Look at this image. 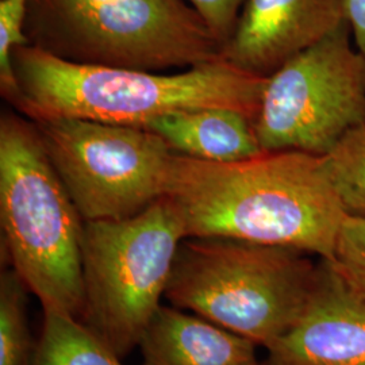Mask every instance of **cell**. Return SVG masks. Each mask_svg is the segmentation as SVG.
Returning <instances> with one entry per match:
<instances>
[{
    "mask_svg": "<svg viewBox=\"0 0 365 365\" xmlns=\"http://www.w3.org/2000/svg\"><path fill=\"white\" fill-rule=\"evenodd\" d=\"M306 255L232 238H184L165 298L268 349L298 322L312 294L317 265Z\"/></svg>",
    "mask_w": 365,
    "mask_h": 365,
    "instance_id": "277c9868",
    "label": "cell"
},
{
    "mask_svg": "<svg viewBox=\"0 0 365 365\" xmlns=\"http://www.w3.org/2000/svg\"><path fill=\"white\" fill-rule=\"evenodd\" d=\"M26 30L33 45L83 64L168 72L222 57L187 0H36Z\"/></svg>",
    "mask_w": 365,
    "mask_h": 365,
    "instance_id": "5b68a950",
    "label": "cell"
},
{
    "mask_svg": "<svg viewBox=\"0 0 365 365\" xmlns=\"http://www.w3.org/2000/svg\"><path fill=\"white\" fill-rule=\"evenodd\" d=\"M148 130L160 135L176 155L209 163H237L264 153L255 118L247 113L207 107L153 120Z\"/></svg>",
    "mask_w": 365,
    "mask_h": 365,
    "instance_id": "7c38bea8",
    "label": "cell"
},
{
    "mask_svg": "<svg viewBox=\"0 0 365 365\" xmlns=\"http://www.w3.org/2000/svg\"><path fill=\"white\" fill-rule=\"evenodd\" d=\"M30 289L19 274L4 268L0 274V365H27L36 344L27 319Z\"/></svg>",
    "mask_w": 365,
    "mask_h": 365,
    "instance_id": "5bb4252c",
    "label": "cell"
},
{
    "mask_svg": "<svg viewBox=\"0 0 365 365\" xmlns=\"http://www.w3.org/2000/svg\"><path fill=\"white\" fill-rule=\"evenodd\" d=\"M167 197L185 238H232L299 249L330 260L348 215L322 157L264 152L237 163L173 155Z\"/></svg>",
    "mask_w": 365,
    "mask_h": 365,
    "instance_id": "6da1fadb",
    "label": "cell"
},
{
    "mask_svg": "<svg viewBox=\"0 0 365 365\" xmlns=\"http://www.w3.org/2000/svg\"><path fill=\"white\" fill-rule=\"evenodd\" d=\"M78 318L43 312V327L27 365H123Z\"/></svg>",
    "mask_w": 365,
    "mask_h": 365,
    "instance_id": "4fadbf2b",
    "label": "cell"
},
{
    "mask_svg": "<svg viewBox=\"0 0 365 365\" xmlns=\"http://www.w3.org/2000/svg\"><path fill=\"white\" fill-rule=\"evenodd\" d=\"M222 48L233 34L247 0H187Z\"/></svg>",
    "mask_w": 365,
    "mask_h": 365,
    "instance_id": "ac0fdd59",
    "label": "cell"
},
{
    "mask_svg": "<svg viewBox=\"0 0 365 365\" xmlns=\"http://www.w3.org/2000/svg\"><path fill=\"white\" fill-rule=\"evenodd\" d=\"M36 0H0V90L9 103L18 98L13 56L16 49L30 43L25 33L30 6Z\"/></svg>",
    "mask_w": 365,
    "mask_h": 365,
    "instance_id": "2e32d148",
    "label": "cell"
},
{
    "mask_svg": "<svg viewBox=\"0 0 365 365\" xmlns=\"http://www.w3.org/2000/svg\"><path fill=\"white\" fill-rule=\"evenodd\" d=\"M262 365H365V295L322 259L294 327Z\"/></svg>",
    "mask_w": 365,
    "mask_h": 365,
    "instance_id": "9c48e42d",
    "label": "cell"
},
{
    "mask_svg": "<svg viewBox=\"0 0 365 365\" xmlns=\"http://www.w3.org/2000/svg\"><path fill=\"white\" fill-rule=\"evenodd\" d=\"M15 108L30 120L87 119L146 129L187 110L225 107L256 117L267 76L217 61L153 72L69 61L29 43L13 56Z\"/></svg>",
    "mask_w": 365,
    "mask_h": 365,
    "instance_id": "7a4b0ae2",
    "label": "cell"
},
{
    "mask_svg": "<svg viewBox=\"0 0 365 365\" xmlns=\"http://www.w3.org/2000/svg\"><path fill=\"white\" fill-rule=\"evenodd\" d=\"M344 22L345 0H247L222 57L268 76Z\"/></svg>",
    "mask_w": 365,
    "mask_h": 365,
    "instance_id": "30bf717a",
    "label": "cell"
},
{
    "mask_svg": "<svg viewBox=\"0 0 365 365\" xmlns=\"http://www.w3.org/2000/svg\"><path fill=\"white\" fill-rule=\"evenodd\" d=\"M365 123V57L348 22L265 78L255 130L264 152L327 156Z\"/></svg>",
    "mask_w": 365,
    "mask_h": 365,
    "instance_id": "52a82bcc",
    "label": "cell"
},
{
    "mask_svg": "<svg viewBox=\"0 0 365 365\" xmlns=\"http://www.w3.org/2000/svg\"><path fill=\"white\" fill-rule=\"evenodd\" d=\"M0 222L6 257L43 312L80 319L84 220L34 122L14 113L0 119Z\"/></svg>",
    "mask_w": 365,
    "mask_h": 365,
    "instance_id": "3957f363",
    "label": "cell"
},
{
    "mask_svg": "<svg viewBox=\"0 0 365 365\" xmlns=\"http://www.w3.org/2000/svg\"><path fill=\"white\" fill-rule=\"evenodd\" d=\"M329 261L365 295V217L349 214L345 217Z\"/></svg>",
    "mask_w": 365,
    "mask_h": 365,
    "instance_id": "e0dca14e",
    "label": "cell"
},
{
    "mask_svg": "<svg viewBox=\"0 0 365 365\" xmlns=\"http://www.w3.org/2000/svg\"><path fill=\"white\" fill-rule=\"evenodd\" d=\"M322 164L346 214L365 217V123L322 156Z\"/></svg>",
    "mask_w": 365,
    "mask_h": 365,
    "instance_id": "9a60e30c",
    "label": "cell"
},
{
    "mask_svg": "<svg viewBox=\"0 0 365 365\" xmlns=\"http://www.w3.org/2000/svg\"><path fill=\"white\" fill-rule=\"evenodd\" d=\"M184 238L182 218L167 196L133 217L84 221L78 321L118 357L140 346Z\"/></svg>",
    "mask_w": 365,
    "mask_h": 365,
    "instance_id": "8992f818",
    "label": "cell"
},
{
    "mask_svg": "<svg viewBox=\"0 0 365 365\" xmlns=\"http://www.w3.org/2000/svg\"><path fill=\"white\" fill-rule=\"evenodd\" d=\"M256 346L173 306L158 307L140 341L143 365H262Z\"/></svg>",
    "mask_w": 365,
    "mask_h": 365,
    "instance_id": "8fae6325",
    "label": "cell"
},
{
    "mask_svg": "<svg viewBox=\"0 0 365 365\" xmlns=\"http://www.w3.org/2000/svg\"><path fill=\"white\" fill-rule=\"evenodd\" d=\"M345 18L356 48L365 57V0H345Z\"/></svg>",
    "mask_w": 365,
    "mask_h": 365,
    "instance_id": "d6986e66",
    "label": "cell"
},
{
    "mask_svg": "<svg viewBox=\"0 0 365 365\" xmlns=\"http://www.w3.org/2000/svg\"><path fill=\"white\" fill-rule=\"evenodd\" d=\"M33 122L84 221L133 217L167 195L175 152L156 133L73 118Z\"/></svg>",
    "mask_w": 365,
    "mask_h": 365,
    "instance_id": "ba28073f",
    "label": "cell"
}]
</instances>
